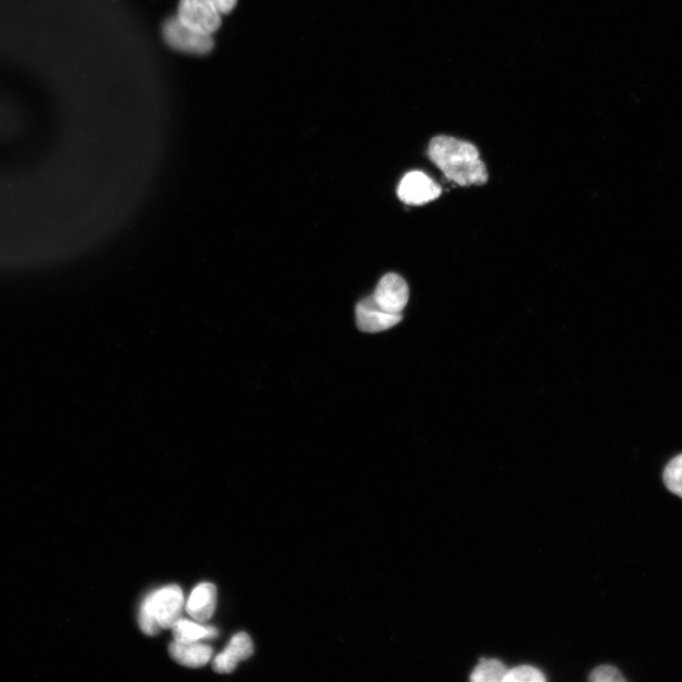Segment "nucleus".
Instances as JSON below:
<instances>
[{
  "mask_svg": "<svg viewBox=\"0 0 682 682\" xmlns=\"http://www.w3.org/2000/svg\"><path fill=\"white\" fill-rule=\"evenodd\" d=\"M428 155L446 178L460 186H482L488 181L479 150L465 140L437 136L431 140Z\"/></svg>",
  "mask_w": 682,
  "mask_h": 682,
  "instance_id": "nucleus-1",
  "label": "nucleus"
},
{
  "mask_svg": "<svg viewBox=\"0 0 682 682\" xmlns=\"http://www.w3.org/2000/svg\"><path fill=\"white\" fill-rule=\"evenodd\" d=\"M183 593L178 585H170L150 594L140 607L138 624L149 636L162 629H172L181 618Z\"/></svg>",
  "mask_w": 682,
  "mask_h": 682,
  "instance_id": "nucleus-2",
  "label": "nucleus"
},
{
  "mask_svg": "<svg viewBox=\"0 0 682 682\" xmlns=\"http://www.w3.org/2000/svg\"><path fill=\"white\" fill-rule=\"evenodd\" d=\"M178 19L187 28L211 36L221 26V14L209 0H180Z\"/></svg>",
  "mask_w": 682,
  "mask_h": 682,
  "instance_id": "nucleus-3",
  "label": "nucleus"
},
{
  "mask_svg": "<svg viewBox=\"0 0 682 682\" xmlns=\"http://www.w3.org/2000/svg\"><path fill=\"white\" fill-rule=\"evenodd\" d=\"M163 37L173 49L195 55H207L214 48L211 36L197 33L182 25L178 16L164 23Z\"/></svg>",
  "mask_w": 682,
  "mask_h": 682,
  "instance_id": "nucleus-4",
  "label": "nucleus"
},
{
  "mask_svg": "<svg viewBox=\"0 0 682 682\" xmlns=\"http://www.w3.org/2000/svg\"><path fill=\"white\" fill-rule=\"evenodd\" d=\"M441 194V186L427 174L420 171H412L405 175L397 188L399 199L413 206L432 202Z\"/></svg>",
  "mask_w": 682,
  "mask_h": 682,
  "instance_id": "nucleus-5",
  "label": "nucleus"
},
{
  "mask_svg": "<svg viewBox=\"0 0 682 682\" xmlns=\"http://www.w3.org/2000/svg\"><path fill=\"white\" fill-rule=\"evenodd\" d=\"M406 280L396 273L386 274L371 296L378 307L392 314H402L409 301Z\"/></svg>",
  "mask_w": 682,
  "mask_h": 682,
  "instance_id": "nucleus-6",
  "label": "nucleus"
},
{
  "mask_svg": "<svg viewBox=\"0 0 682 682\" xmlns=\"http://www.w3.org/2000/svg\"><path fill=\"white\" fill-rule=\"evenodd\" d=\"M356 315L360 331L366 333L386 331L402 321V314H392L381 310L371 296L358 303Z\"/></svg>",
  "mask_w": 682,
  "mask_h": 682,
  "instance_id": "nucleus-7",
  "label": "nucleus"
},
{
  "mask_svg": "<svg viewBox=\"0 0 682 682\" xmlns=\"http://www.w3.org/2000/svg\"><path fill=\"white\" fill-rule=\"evenodd\" d=\"M253 651L252 641L247 633L234 635L223 652L215 657L213 668L219 674L231 673L239 663L247 660Z\"/></svg>",
  "mask_w": 682,
  "mask_h": 682,
  "instance_id": "nucleus-8",
  "label": "nucleus"
},
{
  "mask_svg": "<svg viewBox=\"0 0 682 682\" xmlns=\"http://www.w3.org/2000/svg\"><path fill=\"white\" fill-rule=\"evenodd\" d=\"M218 591L214 584L202 583L193 591L186 610L196 621L204 623L213 617L217 607Z\"/></svg>",
  "mask_w": 682,
  "mask_h": 682,
  "instance_id": "nucleus-9",
  "label": "nucleus"
},
{
  "mask_svg": "<svg viewBox=\"0 0 682 682\" xmlns=\"http://www.w3.org/2000/svg\"><path fill=\"white\" fill-rule=\"evenodd\" d=\"M213 652V648L198 642L174 641L169 646V654L173 660L183 667L191 668H199L207 665Z\"/></svg>",
  "mask_w": 682,
  "mask_h": 682,
  "instance_id": "nucleus-10",
  "label": "nucleus"
},
{
  "mask_svg": "<svg viewBox=\"0 0 682 682\" xmlns=\"http://www.w3.org/2000/svg\"><path fill=\"white\" fill-rule=\"evenodd\" d=\"M174 641L182 643L198 642L215 638L219 635L216 627L201 626L189 620L179 619L172 627Z\"/></svg>",
  "mask_w": 682,
  "mask_h": 682,
  "instance_id": "nucleus-11",
  "label": "nucleus"
},
{
  "mask_svg": "<svg viewBox=\"0 0 682 682\" xmlns=\"http://www.w3.org/2000/svg\"><path fill=\"white\" fill-rule=\"evenodd\" d=\"M507 671L508 669L502 662L494 658L490 660L482 658L470 679L474 682H501L504 681Z\"/></svg>",
  "mask_w": 682,
  "mask_h": 682,
  "instance_id": "nucleus-12",
  "label": "nucleus"
},
{
  "mask_svg": "<svg viewBox=\"0 0 682 682\" xmlns=\"http://www.w3.org/2000/svg\"><path fill=\"white\" fill-rule=\"evenodd\" d=\"M664 481L667 487L682 498V454L675 457L666 467Z\"/></svg>",
  "mask_w": 682,
  "mask_h": 682,
  "instance_id": "nucleus-13",
  "label": "nucleus"
},
{
  "mask_svg": "<svg viewBox=\"0 0 682 682\" xmlns=\"http://www.w3.org/2000/svg\"><path fill=\"white\" fill-rule=\"evenodd\" d=\"M545 677L538 669L523 666L517 667L507 671L504 682H544Z\"/></svg>",
  "mask_w": 682,
  "mask_h": 682,
  "instance_id": "nucleus-14",
  "label": "nucleus"
},
{
  "mask_svg": "<svg viewBox=\"0 0 682 682\" xmlns=\"http://www.w3.org/2000/svg\"><path fill=\"white\" fill-rule=\"evenodd\" d=\"M590 680L594 682H625L626 679L616 667L601 666L592 672Z\"/></svg>",
  "mask_w": 682,
  "mask_h": 682,
  "instance_id": "nucleus-15",
  "label": "nucleus"
},
{
  "mask_svg": "<svg viewBox=\"0 0 682 682\" xmlns=\"http://www.w3.org/2000/svg\"><path fill=\"white\" fill-rule=\"evenodd\" d=\"M209 2L213 5L221 15L229 14L238 4V0H209Z\"/></svg>",
  "mask_w": 682,
  "mask_h": 682,
  "instance_id": "nucleus-16",
  "label": "nucleus"
}]
</instances>
